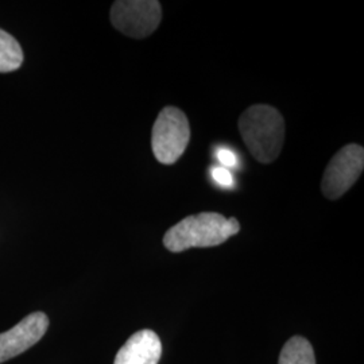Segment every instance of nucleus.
I'll return each instance as SVG.
<instances>
[{
  "instance_id": "nucleus-1",
  "label": "nucleus",
  "mask_w": 364,
  "mask_h": 364,
  "mask_svg": "<svg viewBox=\"0 0 364 364\" xmlns=\"http://www.w3.org/2000/svg\"><path fill=\"white\" fill-rule=\"evenodd\" d=\"M240 231L235 218L227 219L218 212L192 215L173 225L164 236V246L171 252H182L189 248L220 246Z\"/></svg>"
},
{
  "instance_id": "nucleus-4",
  "label": "nucleus",
  "mask_w": 364,
  "mask_h": 364,
  "mask_svg": "<svg viewBox=\"0 0 364 364\" xmlns=\"http://www.w3.org/2000/svg\"><path fill=\"white\" fill-rule=\"evenodd\" d=\"M111 23L131 38H146L162 21V7L156 0H117L111 7Z\"/></svg>"
},
{
  "instance_id": "nucleus-5",
  "label": "nucleus",
  "mask_w": 364,
  "mask_h": 364,
  "mask_svg": "<svg viewBox=\"0 0 364 364\" xmlns=\"http://www.w3.org/2000/svg\"><path fill=\"white\" fill-rule=\"evenodd\" d=\"M363 168V147L356 144L344 146L326 166L321 181L323 195L329 200H338L346 195L359 180Z\"/></svg>"
},
{
  "instance_id": "nucleus-7",
  "label": "nucleus",
  "mask_w": 364,
  "mask_h": 364,
  "mask_svg": "<svg viewBox=\"0 0 364 364\" xmlns=\"http://www.w3.org/2000/svg\"><path fill=\"white\" fill-rule=\"evenodd\" d=\"M162 343L154 331L142 329L134 333L119 350L114 364H158Z\"/></svg>"
},
{
  "instance_id": "nucleus-10",
  "label": "nucleus",
  "mask_w": 364,
  "mask_h": 364,
  "mask_svg": "<svg viewBox=\"0 0 364 364\" xmlns=\"http://www.w3.org/2000/svg\"><path fill=\"white\" fill-rule=\"evenodd\" d=\"M210 176H212L213 181L223 186V188H231L234 185V177H232L231 171L223 168V166L212 168Z\"/></svg>"
},
{
  "instance_id": "nucleus-11",
  "label": "nucleus",
  "mask_w": 364,
  "mask_h": 364,
  "mask_svg": "<svg viewBox=\"0 0 364 364\" xmlns=\"http://www.w3.org/2000/svg\"><path fill=\"white\" fill-rule=\"evenodd\" d=\"M216 156L219 159L223 168H236L237 166V156L231 149L220 147L216 151Z\"/></svg>"
},
{
  "instance_id": "nucleus-9",
  "label": "nucleus",
  "mask_w": 364,
  "mask_h": 364,
  "mask_svg": "<svg viewBox=\"0 0 364 364\" xmlns=\"http://www.w3.org/2000/svg\"><path fill=\"white\" fill-rule=\"evenodd\" d=\"M23 64V50L18 41L0 28V73H10Z\"/></svg>"
},
{
  "instance_id": "nucleus-2",
  "label": "nucleus",
  "mask_w": 364,
  "mask_h": 364,
  "mask_svg": "<svg viewBox=\"0 0 364 364\" xmlns=\"http://www.w3.org/2000/svg\"><path fill=\"white\" fill-rule=\"evenodd\" d=\"M239 131L251 156L262 164H272L282 151L285 120L272 105H255L239 119Z\"/></svg>"
},
{
  "instance_id": "nucleus-8",
  "label": "nucleus",
  "mask_w": 364,
  "mask_h": 364,
  "mask_svg": "<svg viewBox=\"0 0 364 364\" xmlns=\"http://www.w3.org/2000/svg\"><path fill=\"white\" fill-rule=\"evenodd\" d=\"M278 364H316L312 344L301 336L290 338L281 351Z\"/></svg>"
},
{
  "instance_id": "nucleus-3",
  "label": "nucleus",
  "mask_w": 364,
  "mask_h": 364,
  "mask_svg": "<svg viewBox=\"0 0 364 364\" xmlns=\"http://www.w3.org/2000/svg\"><path fill=\"white\" fill-rule=\"evenodd\" d=\"M191 139L188 117L177 107H165L151 131V150L158 162L176 164L185 153Z\"/></svg>"
},
{
  "instance_id": "nucleus-6",
  "label": "nucleus",
  "mask_w": 364,
  "mask_h": 364,
  "mask_svg": "<svg viewBox=\"0 0 364 364\" xmlns=\"http://www.w3.org/2000/svg\"><path fill=\"white\" fill-rule=\"evenodd\" d=\"M49 328V318L45 313L28 314L10 331L0 333V363L23 353L36 346Z\"/></svg>"
}]
</instances>
